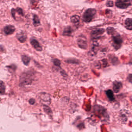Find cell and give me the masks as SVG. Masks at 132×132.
<instances>
[{
	"instance_id": "6da1fadb",
	"label": "cell",
	"mask_w": 132,
	"mask_h": 132,
	"mask_svg": "<svg viewBox=\"0 0 132 132\" xmlns=\"http://www.w3.org/2000/svg\"><path fill=\"white\" fill-rule=\"evenodd\" d=\"M96 13V10L94 8L87 9L82 15V20L85 23H89L94 19Z\"/></svg>"
},
{
	"instance_id": "7a4b0ae2",
	"label": "cell",
	"mask_w": 132,
	"mask_h": 132,
	"mask_svg": "<svg viewBox=\"0 0 132 132\" xmlns=\"http://www.w3.org/2000/svg\"><path fill=\"white\" fill-rule=\"evenodd\" d=\"M112 45L114 48L116 50L120 48L123 42V40L119 34L113 35L112 38Z\"/></svg>"
},
{
	"instance_id": "3957f363",
	"label": "cell",
	"mask_w": 132,
	"mask_h": 132,
	"mask_svg": "<svg viewBox=\"0 0 132 132\" xmlns=\"http://www.w3.org/2000/svg\"><path fill=\"white\" fill-rule=\"evenodd\" d=\"M105 32V30L103 28H99L91 31L90 35L93 40L96 41L98 40L101 37V35Z\"/></svg>"
},
{
	"instance_id": "277c9868",
	"label": "cell",
	"mask_w": 132,
	"mask_h": 132,
	"mask_svg": "<svg viewBox=\"0 0 132 132\" xmlns=\"http://www.w3.org/2000/svg\"><path fill=\"white\" fill-rule=\"evenodd\" d=\"M115 5L117 8L121 9H126L131 6L130 1H117L115 3Z\"/></svg>"
},
{
	"instance_id": "5b68a950",
	"label": "cell",
	"mask_w": 132,
	"mask_h": 132,
	"mask_svg": "<svg viewBox=\"0 0 132 132\" xmlns=\"http://www.w3.org/2000/svg\"><path fill=\"white\" fill-rule=\"evenodd\" d=\"M21 78L20 85H29L32 82L31 76L28 74H24L22 76Z\"/></svg>"
},
{
	"instance_id": "8992f818",
	"label": "cell",
	"mask_w": 132,
	"mask_h": 132,
	"mask_svg": "<svg viewBox=\"0 0 132 132\" xmlns=\"http://www.w3.org/2000/svg\"><path fill=\"white\" fill-rule=\"evenodd\" d=\"M77 43L79 47L82 49L85 50L88 47L87 40L85 38L83 37L79 38L77 41Z\"/></svg>"
},
{
	"instance_id": "52a82bcc",
	"label": "cell",
	"mask_w": 132,
	"mask_h": 132,
	"mask_svg": "<svg viewBox=\"0 0 132 132\" xmlns=\"http://www.w3.org/2000/svg\"><path fill=\"white\" fill-rule=\"evenodd\" d=\"M40 98L41 100L45 102L51 103V97L49 94L46 93H42L40 95Z\"/></svg>"
},
{
	"instance_id": "ba28073f",
	"label": "cell",
	"mask_w": 132,
	"mask_h": 132,
	"mask_svg": "<svg viewBox=\"0 0 132 132\" xmlns=\"http://www.w3.org/2000/svg\"><path fill=\"white\" fill-rule=\"evenodd\" d=\"M15 30L14 26L11 25H8L6 26L4 28V31L7 35L12 34Z\"/></svg>"
},
{
	"instance_id": "9c48e42d",
	"label": "cell",
	"mask_w": 132,
	"mask_h": 132,
	"mask_svg": "<svg viewBox=\"0 0 132 132\" xmlns=\"http://www.w3.org/2000/svg\"><path fill=\"white\" fill-rule=\"evenodd\" d=\"M122 85L120 82L117 81L114 82L113 83V89L114 92L116 93L119 92L122 88Z\"/></svg>"
},
{
	"instance_id": "30bf717a",
	"label": "cell",
	"mask_w": 132,
	"mask_h": 132,
	"mask_svg": "<svg viewBox=\"0 0 132 132\" xmlns=\"http://www.w3.org/2000/svg\"><path fill=\"white\" fill-rule=\"evenodd\" d=\"M31 44L37 51H42V47L40 45L39 42L35 39H32L31 40Z\"/></svg>"
},
{
	"instance_id": "8fae6325",
	"label": "cell",
	"mask_w": 132,
	"mask_h": 132,
	"mask_svg": "<svg viewBox=\"0 0 132 132\" xmlns=\"http://www.w3.org/2000/svg\"><path fill=\"white\" fill-rule=\"evenodd\" d=\"M73 32V30L72 29L71 27L70 26H68L64 29L63 32V36H71Z\"/></svg>"
},
{
	"instance_id": "7c38bea8",
	"label": "cell",
	"mask_w": 132,
	"mask_h": 132,
	"mask_svg": "<svg viewBox=\"0 0 132 132\" xmlns=\"http://www.w3.org/2000/svg\"><path fill=\"white\" fill-rule=\"evenodd\" d=\"M125 27L127 30H132V19L130 18H127L125 21Z\"/></svg>"
},
{
	"instance_id": "4fadbf2b",
	"label": "cell",
	"mask_w": 132,
	"mask_h": 132,
	"mask_svg": "<svg viewBox=\"0 0 132 132\" xmlns=\"http://www.w3.org/2000/svg\"><path fill=\"white\" fill-rule=\"evenodd\" d=\"M80 20V17L78 15H74L71 17V21L73 23L77 24L79 23Z\"/></svg>"
},
{
	"instance_id": "5bb4252c",
	"label": "cell",
	"mask_w": 132,
	"mask_h": 132,
	"mask_svg": "<svg viewBox=\"0 0 132 132\" xmlns=\"http://www.w3.org/2000/svg\"><path fill=\"white\" fill-rule=\"evenodd\" d=\"M106 95L107 97L109 98V99L111 101H113L114 100V95H113V92L110 90V89H109L106 92Z\"/></svg>"
},
{
	"instance_id": "9a60e30c",
	"label": "cell",
	"mask_w": 132,
	"mask_h": 132,
	"mask_svg": "<svg viewBox=\"0 0 132 132\" xmlns=\"http://www.w3.org/2000/svg\"><path fill=\"white\" fill-rule=\"evenodd\" d=\"M6 91V86L4 82L0 80V93L3 94Z\"/></svg>"
},
{
	"instance_id": "2e32d148",
	"label": "cell",
	"mask_w": 132,
	"mask_h": 132,
	"mask_svg": "<svg viewBox=\"0 0 132 132\" xmlns=\"http://www.w3.org/2000/svg\"><path fill=\"white\" fill-rule=\"evenodd\" d=\"M27 36L24 34H21L18 35V38L21 42H24L27 39Z\"/></svg>"
},
{
	"instance_id": "e0dca14e",
	"label": "cell",
	"mask_w": 132,
	"mask_h": 132,
	"mask_svg": "<svg viewBox=\"0 0 132 132\" xmlns=\"http://www.w3.org/2000/svg\"><path fill=\"white\" fill-rule=\"evenodd\" d=\"M22 61L25 65H27L29 64L30 59L26 55H23L22 57Z\"/></svg>"
},
{
	"instance_id": "ac0fdd59",
	"label": "cell",
	"mask_w": 132,
	"mask_h": 132,
	"mask_svg": "<svg viewBox=\"0 0 132 132\" xmlns=\"http://www.w3.org/2000/svg\"><path fill=\"white\" fill-rule=\"evenodd\" d=\"M33 20H34V26H37L40 24V20H39L38 16L37 15L34 16Z\"/></svg>"
},
{
	"instance_id": "d6986e66",
	"label": "cell",
	"mask_w": 132,
	"mask_h": 132,
	"mask_svg": "<svg viewBox=\"0 0 132 132\" xmlns=\"http://www.w3.org/2000/svg\"><path fill=\"white\" fill-rule=\"evenodd\" d=\"M106 31H107V33L108 34L111 35H113L116 32L115 29L112 27H109L107 28L106 29Z\"/></svg>"
},
{
	"instance_id": "ffe728a7",
	"label": "cell",
	"mask_w": 132,
	"mask_h": 132,
	"mask_svg": "<svg viewBox=\"0 0 132 132\" xmlns=\"http://www.w3.org/2000/svg\"><path fill=\"white\" fill-rule=\"evenodd\" d=\"M53 62L54 63V65L57 67H60V65L61 64V61L60 60H59L58 59H55L53 60Z\"/></svg>"
},
{
	"instance_id": "44dd1931",
	"label": "cell",
	"mask_w": 132,
	"mask_h": 132,
	"mask_svg": "<svg viewBox=\"0 0 132 132\" xmlns=\"http://www.w3.org/2000/svg\"><path fill=\"white\" fill-rule=\"evenodd\" d=\"M79 61L76 59H71L67 61V62L72 64H78Z\"/></svg>"
},
{
	"instance_id": "7402d4cb",
	"label": "cell",
	"mask_w": 132,
	"mask_h": 132,
	"mask_svg": "<svg viewBox=\"0 0 132 132\" xmlns=\"http://www.w3.org/2000/svg\"><path fill=\"white\" fill-rule=\"evenodd\" d=\"M44 109L45 112L47 113H48V114L51 113L52 112L51 109L47 105L44 106Z\"/></svg>"
},
{
	"instance_id": "603a6c76",
	"label": "cell",
	"mask_w": 132,
	"mask_h": 132,
	"mask_svg": "<svg viewBox=\"0 0 132 132\" xmlns=\"http://www.w3.org/2000/svg\"><path fill=\"white\" fill-rule=\"evenodd\" d=\"M106 6L109 7H112L113 6V1H108L106 3Z\"/></svg>"
},
{
	"instance_id": "cb8c5ba5",
	"label": "cell",
	"mask_w": 132,
	"mask_h": 132,
	"mask_svg": "<svg viewBox=\"0 0 132 132\" xmlns=\"http://www.w3.org/2000/svg\"><path fill=\"white\" fill-rule=\"evenodd\" d=\"M16 11L17 13H18L20 14H21V15H23V10L22 9L20 8H17L16 10H15Z\"/></svg>"
},
{
	"instance_id": "d4e9b609",
	"label": "cell",
	"mask_w": 132,
	"mask_h": 132,
	"mask_svg": "<svg viewBox=\"0 0 132 132\" xmlns=\"http://www.w3.org/2000/svg\"><path fill=\"white\" fill-rule=\"evenodd\" d=\"M29 103H30L31 104V105H33V104H34L35 103V100L33 99H31L30 100V101H29Z\"/></svg>"
}]
</instances>
